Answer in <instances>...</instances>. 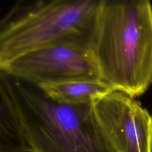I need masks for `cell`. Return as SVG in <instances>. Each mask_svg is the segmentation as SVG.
<instances>
[{"instance_id": "1", "label": "cell", "mask_w": 152, "mask_h": 152, "mask_svg": "<svg viewBox=\"0 0 152 152\" xmlns=\"http://www.w3.org/2000/svg\"><path fill=\"white\" fill-rule=\"evenodd\" d=\"M0 102L22 130L31 152H117L98 122L93 102L57 103L37 86L0 72Z\"/></svg>"}, {"instance_id": "2", "label": "cell", "mask_w": 152, "mask_h": 152, "mask_svg": "<svg viewBox=\"0 0 152 152\" xmlns=\"http://www.w3.org/2000/svg\"><path fill=\"white\" fill-rule=\"evenodd\" d=\"M92 52L100 79L134 97L152 84V6L147 0H102Z\"/></svg>"}, {"instance_id": "3", "label": "cell", "mask_w": 152, "mask_h": 152, "mask_svg": "<svg viewBox=\"0 0 152 152\" xmlns=\"http://www.w3.org/2000/svg\"><path fill=\"white\" fill-rule=\"evenodd\" d=\"M102 0H20L0 18V72L16 59L62 43L91 49Z\"/></svg>"}, {"instance_id": "4", "label": "cell", "mask_w": 152, "mask_h": 152, "mask_svg": "<svg viewBox=\"0 0 152 152\" xmlns=\"http://www.w3.org/2000/svg\"><path fill=\"white\" fill-rule=\"evenodd\" d=\"M1 72L36 85L75 79L101 80L92 50L76 43L39 49L16 59Z\"/></svg>"}, {"instance_id": "5", "label": "cell", "mask_w": 152, "mask_h": 152, "mask_svg": "<svg viewBox=\"0 0 152 152\" xmlns=\"http://www.w3.org/2000/svg\"><path fill=\"white\" fill-rule=\"evenodd\" d=\"M92 104L104 135L117 152H152V115L140 102L113 90Z\"/></svg>"}, {"instance_id": "6", "label": "cell", "mask_w": 152, "mask_h": 152, "mask_svg": "<svg viewBox=\"0 0 152 152\" xmlns=\"http://www.w3.org/2000/svg\"><path fill=\"white\" fill-rule=\"evenodd\" d=\"M36 86L49 99L72 105L91 102L115 90L102 80H69Z\"/></svg>"}, {"instance_id": "7", "label": "cell", "mask_w": 152, "mask_h": 152, "mask_svg": "<svg viewBox=\"0 0 152 152\" xmlns=\"http://www.w3.org/2000/svg\"><path fill=\"white\" fill-rule=\"evenodd\" d=\"M0 152H31L22 131L0 102Z\"/></svg>"}]
</instances>
